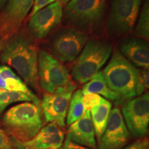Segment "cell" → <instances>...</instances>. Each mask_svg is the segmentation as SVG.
I'll list each match as a JSON object with an SVG mask.
<instances>
[{"mask_svg": "<svg viewBox=\"0 0 149 149\" xmlns=\"http://www.w3.org/2000/svg\"><path fill=\"white\" fill-rule=\"evenodd\" d=\"M109 88L116 93L123 101L139 96L146 90L140 70L128 61L118 50H115L103 71Z\"/></svg>", "mask_w": 149, "mask_h": 149, "instance_id": "1", "label": "cell"}, {"mask_svg": "<svg viewBox=\"0 0 149 149\" xmlns=\"http://www.w3.org/2000/svg\"><path fill=\"white\" fill-rule=\"evenodd\" d=\"M1 61L13 68L27 84L38 89V53L29 39L22 36L12 39L3 49Z\"/></svg>", "mask_w": 149, "mask_h": 149, "instance_id": "2", "label": "cell"}, {"mask_svg": "<svg viewBox=\"0 0 149 149\" xmlns=\"http://www.w3.org/2000/svg\"><path fill=\"white\" fill-rule=\"evenodd\" d=\"M3 124L11 138L21 141L30 140L42 128L40 105L29 102L17 104L6 112Z\"/></svg>", "mask_w": 149, "mask_h": 149, "instance_id": "3", "label": "cell"}, {"mask_svg": "<svg viewBox=\"0 0 149 149\" xmlns=\"http://www.w3.org/2000/svg\"><path fill=\"white\" fill-rule=\"evenodd\" d=\"M108 0H70L63 10L72 28L86 33L96 29L103 21Z\"/></svg>", "mask_w": 149, "mask_h": 149, "instance_id": "4", "label": "cell"}, {"mask_svg": "<svg viewBox=\"0 0 149 149\" xmlns=\"http://www.w3.org/2000/svg\"><path fill=\"white\" fill-rule=\"evenodd\" d=\"M111 44L104 40H93L86 44L72 68V76L80 84H86L100 71L111 55Z\"/></svg>", "mask_w": 149, "mask_h": 149, "instance_id": "5", "label": "cell"}, {"mask_svg": "<svg viewBox=\"0 0 149 149\" xmlns=\"http://www.w3.org/2000/svg\"><path fill=\"white\" fill-rule=\"evenodd\" d=\"M142 0H112L107 32L120 37L131 32L141 10Z\"/></svg>", "mask_w": 149, "mask_h": 149, "instance_id": "6", "label": "cell"}, {"mask_svg": "<svg viewBox=\"0 0 149 149\" xmlns=\"http://www.w3.org/2000/svg\"><path fill=\"white\" fill-rule=\"evenodd\" d=\"M87 40L88 35L84 32L72 27L61 29L51 40V55L61 62L74 61L79 55Z\"/></svg>", "mask_w": 149, "mask_h": 149, "instance_id": "7", "label": "cell"}, {"mask_svg": "<svg viewBox=\"0 0 149 149\" xmlns=\"http://www.w3.org/2000/svg\"><path fill=\"white\" fill-rule=\"evenodd\" d=\"M37 75L39 84L48 93H53L71 81L66 67L44 51H41L38 55Z\"/></svg>", "mask_w": 149, "mask_h": 149, "instance_id": "8", "label": "cell"}, {"mask_svg": "<svg viewBox=\"0 0 149 149\" xmlns=\"http://www.w3.org/2000/svg\"><path fill=\"white\" fill-rule=\"evenodd\" d=\"M76 88L72 81L43 97L42 107L47 122H55L60 128L64 127L69 102Z\"/></svg>", "mask_w": 149, "mask_h": 149, "instance_id": "9", "label": "cell"}, {"mask_svg": "<svg viewBox=\"0 0 149 149\" xmlns=\"http://www.w3.org/2000/svg\"><path fill=\"white\" fill-rule=\"evenodd\" d=\"M122 117L126 127L135 137L146 133L149 123V94L145 93L127 100L122 107Z\"/></svg>", "mask_w": 149, "mask_h": 149, "instance_id": "10", "label": "cell"}, {"mask_svg": "<svg viewBox=\"0 0 149 149\" xmlns=\"http://www.w3.org/2000/svg\"><path fill=\"white\" fill-rule=\"evenodd\" d=\"M35 0H8L0 12V38L7 40L17 33Z\"/></svg>", "mask_w": 149, "mask_h": 149, "instance_id": "11", "label": "cell"}, {"mask_svg": "<svg viewBox=\"0 0 149 149\" xmlns=\"http://www.w3.org/2000/svg\"><path fill=\"white\" fill-rule=\"evenodd\" d=\"M63 17V6L59 0L38 10L31 17L29 29L36 39H43L60 23Z\"/></svg>", "mask_w": 149, "mask_h": 149, "instance_id": "12", "label": "cell"}, {"mask_svg": "<svg viewBox=\"0 0 149 149\" xmlns=\"http://www.w3.org/2000/svg\"><path fill=\"white\" fill-rule=\"evenodd\" d=\"M64 132L55 122L42 128L29 141H21L11 138L14 149H59L63 146Z\"/></svg>", "mask_w": 149, "mask_h": 149, "instance_id": "13", "label": "cell"}, {"mask_svg": "<svg viewBox=\"0 0 149 149\" xmlns=\"http://www.w3.org/2000/svg\"><path fill=\"white\" fill-rule=\"evenodd\" d=\"M129 132L118 108L112 109L107 128L100 139V149H122L127 143Z\"/></svg>", "mask_w": 149, "mask_h": 149, "instance_id": "14", "label": "cell"}, {"mask_svg": "<svg viewBox=\"0 0 149 149\" xmlns=\"http://www.w3.org/2000/svg\"><path fill=\"white\" fill-rule=\"evenodd\" d=\"M67 138L81 146L96 149L95 133L91 120L90 111L84 110L82 116L70 124L68 130Z\"/></svg>", "mask_w": 149, "mask_h": 149, "instance_id": "15", "label": "cell"}, {"mask_svg": "<svg viewBox=\"0 0 149 149\" xmlns=\"http://www.w3.org/2000/svg\"><path fill=\"white\" fill-rule=\"evenodd\" d=\"M120 52L135 66L141 68L149 67V46L148 42L141 39L128 38L120 46Z\"/></svg>", "mask_w": 149, "mask_h": 149, "instance_id": "16", "label": "cell"}, {"mask_svg": "<svg viewBox=\"0 0 149 149\" xmlns=\"http://www.w3.org/2000/svg\"><path fill=\"white\" fill-rule=\"evenodd\" d=\"M81 91L83 95L88 93H95L99 95H101L108 100L116 102L117 104H120L124 102L116 93L111 90L108 86L102 71L99 72L90 81L86 83L83 86L82 90Z\"/></svg>", "mask_w": 149, "mask_h": 149, "instance_id": "17", "label": "cell"}, {"mask_svg": "<svg viewBox=\"0 0 149 149\" xmlns=\"http://www.w3.org/2000/svg\"><path fill=\"white\" fill-rule=\"evenodd\" d=\"M112 104L109 100L102 98L98 105L92 108L91 110V117L95 136L99 141L107 128Z\"/></svg>", "mask_w": 149, "mask_h": 149, "instance_id": "18", "label": "cell"}, {"mask_svg": "<svg viewBox=\"0 0 149 149\" xmlns=\"http://www.w3.org/2000/svg\"><path fill=\"white\" fill-rule=\"evenodd\" d=\"M0 89L26 93L31 95H35L21 78L6 65L0 66Z\"/></svg>", "mask_w": 149, "mask_h": 149, "instance_id": "19", "label": "cell"}, {"mask_svg": "<svg viewBox=\"0 0 149 149\" xmlns=\"http://www.w3.org/2000/svg\"><path fill=\"white\" fill-rule=\"evenodd\" d=\"M20 102H33L40 105V100L35 95H31L26 93L14 92L0 89V113H1L10 104Z\"/></svg>", "mask_w": 149, "mask_h": 149, "instance_id": "20", "label": "cell"}, {"mask_svg": "<svg viewBox=\"0 0 149 149\" xmlns=\"http://www.w3.org/2000/svg\"><path fill=\"white\" fill-rule=\"evenodd\" d=\"M82 97L83 94L81 90H77L72 93L67 111V125H70L82 116L84 111L82 104Z\"/></svg>", "mask_w": 149, "mask_h": 149, "instance_id": "21", "label": "cell"}, {"mask_svg": "<svg viewBox=\"0 0 149 149\" xmlns=\"http://www.w3.org/2000/svg\"><path fill=\"white\" fill-rule=\"evenodd\" d=\"M135 29V36L148 42L149 39V2L145 0Z\"/></svg>", "mask_w": 149, "mask_h": 149, "instance_id": "22", "label": "cell"}, {"mask_svg": "<svg viewBox=\"0 0 149 149\" xmlns=\"http://www.w3.org/2000/svg\"><path fill=\"white\" fill-rule=\"evenodd\" d=\"M102 98L101 96L95 93H88L83 95L82 104L84 109L85 111H91V109L95 106L98 105L102 101Z\"/></svg>", "mask_w": 149, "mask_h": 149, "instance_id": "23", "label": "cell"}, {"mask_svg": "<svg viewBox=\"0 0 149 149\" xmlns=\"http://www.w3.org/2000/svg\"><path fill=\"white\" fill-rule=\"evenodd\" d=\"M0 149H14L12 141L8 135L0 128Z\"/></svg>", "mask_w": 149, "mask_h": 149, "instance_id": "24", "label": "cell"}, {"mask_svg": "<svg viewBox=\"0 0 149 149\" xmlns=\"http://www.w3.org/2000/svg\"><path fill=\"white\" fill-rule=\"evenodd\" d=\"M55 1H57V0H35L32 10H31V15H30V17L36 13L38 10L44 8V7L47 6L51 4L52 3L55 2Z\"/></svg>", "mask_w": 149, "mask_h": 149, "instance_id": "25", "label": "cell"}, {"mask_svg": "<svg viewBox=\"0 0 149 149\" xmlns=\"http://www.w3.org/2000/svg\"><path fill=\"white\" fill-rule=\"evenodd\" d=\"M124 149H148V139L140 138Z\"/></svg>", "mask_w": 149, "mask_h": 149, "instance_id": "26", "label": "cell"}, {"mask_svg": "<svg viewBox=\"0 0 149 149\" xmlns=\"http://www.w3.org/2000/svg\"><path fill=\"white\" fill-rule=\"evenodd\" d=\"M62 149H90L88 148H86V146H81V145H79L76 143L72 142L67 138L64 141V144H63Z\"/></svg>", "mask_w": 149, "mask_h": 149, "instance_id": "27", "label": "cell"}, {"mask_svg": "<svg viewBox=\"0 0 149 149\" xmlns=\"http://www.w3.org/2000/svg\"><path fill=\"white\" fill-rule=\"evenodd\" d=\"M8 0H0V12L2 10L4 6L6 4V3L8 2Z\"/></svg>", "mask_w": 149, "mask_h": 149, "instance_id": "28", "label": "cell"}, {"mask_svg": "<svg viewBox=\"0 0 149 149\" xmlns=\"http://www.w3.org/2000/svg\"><path fill=\"white\" fill-rule=\"evenodd\" d=\"M70 1V0H59V2H60V3L62 6L66 5L67 3L69 2Z\"/></svg>", "mask_w": 149, "mask_h": 149, "instance_id": "29", "label": "cell"}, {"mask_svg": "<svg viewBox=\"0 0 149 149\" xmlns=\"http://www.w3.org/2000/svg\"><path fill=\"white\" fill-rule=\"evenodd\" d=\"M59 149H62V148H59Z\"/></svg>", "mask_w": 149, "mask_h": 149, "instance_id": "30", "label": "cell"}]
</instances>
